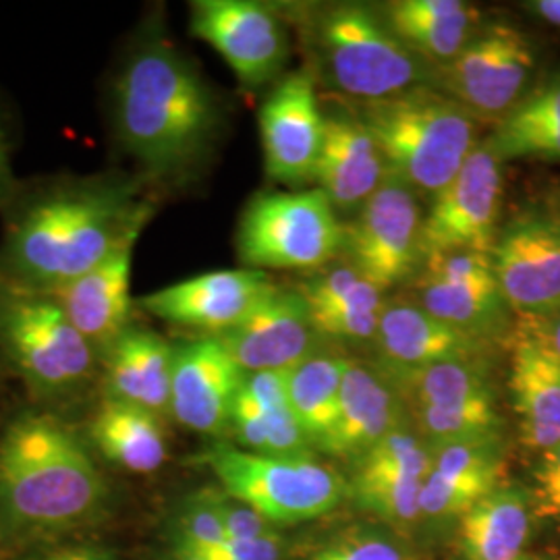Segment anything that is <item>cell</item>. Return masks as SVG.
<instances>
[{
	"label": "cell",
	"instance_id": "obj_25",
	"mask_svg": "<svg viewBox=\"0 0 560 560\" xmlns=\"http://www.w3.org/2000/svg\"><path fill=\"white\" fill-rule=\"evenodd\" d=\"M298 291L322 339L372 345L386 293L351 261L324 266Z\"/></svg>",
	"mask_w": 560,
	"mask_h": 560
},
{
	"label": "cell",
	"instance_id": "obj_40",
	"mask_svg": "<svg viewBox=\"0 0 560 560\" xmlns=\"http://www.w3.org/2000/svg\"><path fill=\"white\" fill-rule=\"evenodd\" d=\"M235 560H282V544L279 534L249 541H224L221 544Z\"/></svg>",
	"mask_w": 560,
	"mask_h": 560
},
{
	"label": "cell",
	"instance_id": "obj_39",
	"mask_svg": "<svg viewBox=\"0 0 560 560\" xmlns=\"http://www.w3.org/2000/svg\"><path fill=\"white\" fill-rule=\"evenodd\" d=\"M21 560H120L119 555L106 546L96 544H65L46 546L34 550L30 557Z\"/></svg>",
	"mask_w": 560,
	"mask_h": 560
},
{
	"label": "cell",
	"instance_id": "obj_26",
	"mask_svg": "<svg viewBox=\"0 0 560 560\" xmlns=\"http://www.w3.org/2000/svg\"><path fill=\"white\" fill-rule=\"evenodd\" d=\"M175 347L154 330L131 326L102 358L106 399L171 413Z\"/></svg>",
	"mask_w": 560,
	"mask_h": 560
},
{
	"label": "cell",
	"instance_id": "obj_27",
	"mask_svg": "<svg viewBox=\"0 0 560 560\" xmlns=\"http://www.w3.org/2000/svg\"><path fill=\"white\" fill-rule=\"evenodd\" d=\"M388 27L434 73L459 57L480 30V11L460 0H393L381 4Z\"/></svg>",
	"mask_w": 560,
	"mask_h": 560
},
{
	"label": "cell",
	"instance_id": "obj_46",
	"mask_svg": "<svg viewBox=\"0 0 560 560\" xmlns=\"http://www.w3.org/2000/svg\"><path fill=\"white\" fill-rule=\"evenodd\" d=\"M521 560H538V559H527V557H523Z\"/></svg>",
	"mask_w": 560,
	"mask_h": 560
},
{
	"label": "cell",
	"instance_id": "obj_33",
	"mask_svg": "<svg viewBox=\"0 0 560 560\" xmlns=\"http://www.w3.org/2000/svg\"><path fill=\"white\" fill-rule=\"evenodd\" d=\"M432 453V471L444 480L478 490L480 494L501 486L502 441L460 442Z\"/></svg>",
	"mask_w": 560,
	"mask_h": 560
},
{
	"label": "cell",
	"instance_id": "obj_34",
	"mask_svg": "<svg viewBox=\"0 0 560 560\" xmlns=\"http://www.w3.org/2000/svg\"><path fill=\"white\" fill-rule=\"evenodd\" d=\"M168 541L191 546H221L226 541L221 515L214 502V488H201L183 497L168 520Z\"/></svg>",
	"mask_w": 560,
	"mask_h": 560
},
{
	"label": "cell",
	"instance_id": "obj_10",
	"mask_svg": "<svg viewBox=\"0 0 560 560\" xmlns=\"http://www.w3.org/2000/svg\"><path fill=\"white\" fill-rule=\"evenodd\" d=\"M536 55L529 38L506 21L481 23L459 57L434 73V88L481 122L506 119L529 94Z\"/></svg>",
	"mask_w": 560,
	"mask_h": 560
},
{
	"label": "cell",
	"instance_id": "obj_22",
	"mask_svg": "<svg viewBox=\"0 0 560 560\" xmlns=\"http://www.w3.org/2000/svg\"><path fill=\"white\" fill-rule=\"evenodd\" d=\"M138 240L127 241L80 279L65 282L48 295L94 347L98 358L131 328V270Z\"/></svg>",
	"mask_w": 560,
	"mask_h": 560
},
{
	"label": "cell",
	"instance_id": "obj_19",
	"mask_svg": "<svg viewBox=\"0 0 560 560\" xmlns=\"http://www.w3.org/2000/svg\"><path fill=\"white\" fill-rule=\"evenodd\" d=\"M245 372L217 337L175 347L171 416L198 434H229Z\"/></svg>",
	"mask_w": 560,
	"mask_h": 560
},
{
	"label": "cell",
	"instance_id": "obj_21",
	"mask_svg": "<svg viewBox=\"0 0 560 560\" xmlns=\"http://www.w3.org/2000/svg\"><path fill=\"white\" fill-rule=\"evenodd\" d=\"M372 347L376 370L395 381L442 361L483 355L488 345L439 320L413 298H390L384 301Z\"/></svg>",
	"mask_w": 560,
	"mask_h": 560
},
{
	"label": "cell",
	"instance_id": "obj_1",
	"mask_svg": "<svg viewBox=\"0 0 560 560\" xmlns=\"http://www.w3.org/2000/svg\"><path fill=\"white\" fill-rule=\"evenodd\" d=\"M120 148L148 179L180 183L212 159L224 108L189 59L161 27H143L120 62L110 92Z\"/></svg>",
	"mask_w": 560,
	"mask_h": 560
},
{
	"label": "cell",
	"instance_id": "obj_31",
	"mask_svg": "<svg viewBox=\"0 0 560 560\" xmlns=\"http://www.w3.org/2000/svg\"><path fill=\"white\" fill-rule=\"evenodd\" d=\"M486 143L499 161H560V75L532 90Z\"/></svg>",
	"mask_w": 560,
	"mask_h": 560
},
{
	"label": "cell",
	"instance_id": "obj_43",
	"mask_svg": "<svg viewBox=\"0 0 560 560\" xmlns=\"http://www.w3.org/2000/svg\"><path fill=\"white\" fill-rule=\"evenodd\" d=\"M525 9L532 15L560 30V0H532V2H525Z\"/></svg>",
	"mask_w": 560,
	"mask_h": 560
},
{
	"label": "cell",
	"instance_id": "obj_38",
	"mask_svg": "<svg viewBox=\"0 0 560 560\" xmlns=\"http://www.w3.org/2000/svg\"><path fill=\"white\" fill-rule=\"evenodd\" d=\"M532 478L534 511L546 517H560V444L540 453Z\"/></svg>",
	"mask_w": 560,
	"mask_h": 560
},
{
	"label": "cell",
	"instance_id": "obj_17",
	"mask_svg": "<svg viewBox=\"0 0 560 560\" xmlns=\"http://www.w3.org/2000/svg\"><path fill=\"white\" fill-rule=\"evenodd\" d=\"M279 284L264 270H214L159 289L140 305L161 320L221 337L245 320Z\"/></svg>",
	"mask_w": 560,
	"mask_h": 560
},
{
	"label": "cell",
	"instance_id": "obj_8",
	"mask_svg": "<svg viewBox=\"0 0 560 560\" xmlns=\"http://www.w3.org/2000/svg\"><path fill=\"white\" fill-rule=\"evenodd\" d=\"M342 222L320 187L260 194L237 226V256L252 270H320L342 254Z\"/></svg>",
	"mask_w": 560,
	"mask_h": 560
},
{
	"label": "cell",
	"instance_id": "obj_18",
	"mask_svg": "<svg viewBox=\"0 0 560 560\" xmlns=\"http://www.w3.org/2000/svg\"><path fill=\"white\" fill-rule=\"evenodd\" d=\"M432 463L430 446L416 432L402 428L353 463L355 471L347 483V494L361 511L382 523L411 527L421 520V488Z\"/></svg>",
	"mask_w": 560,
	"mask_h": 560
},
{
	"label": "cell",
	"instance_id": "obj_32",
	"mask_svg": "<svg viewBox=\"0 0 560 560\" xmlns=\"http://www.w3.org/2000/svg\"><path fill=\"white\" fill-rule=\"evenodd\" d=\"M351 360L322 349L284 372L287 397L307 441L322 451L339 418L342 381Z\"/></svg>",
	"mask_w": 560,
	"mask_h": 560
},
{
	"label": "cell",
	"instance_id": "obj_3",
	"mask_svg": "<svg viewBox=\"0 0 560 560\" xmlns=\"http://www.w3.org/2000/svg\"><path fill=\"white\" fill-rule=\"evenodd\" d=\"M113 490L80 436L48 413L25 411L0 434V541L46 548L96 525Z\"/></svg>",
	"mask_w": 560,
	"mask_h": 560
},
{
	"label": "cell",
	"instance_id": "obj_20",
	"mask_svg": "<svg viewBox=\"0 0 560 560\" xmlns=\"http://www.w3.org/2000/svg\"><path fill=\"white\" fill-rule=\"evenodd\" d=\"M245 374L287 372L324 349L300 291L277 287L235 328L217 337Z\"/></svg>",
	"mask_w": 560,
	"mask_h": 560
},
{
	"label": "cell",
	"instance_id": "obj_16",
	"mask_svg": "<svg viewBox=\"0 0 560 560\" xmlns=\"http://www.w3.org/2000/svg\"><path fill=\"white\" fill-rule=\"evenodd\" d=\"M258 125L266 175L289 187L314 180L326 119L316 80L307 69L282 78L272 88L261 102Z\"/></svg>",
	"mask_w": 560,
	"mask_h": 560
},
{
	"label": "cell",
	"instance_id": "obj_29",
	"mask_svg": "<svg viewBox=\"0 0 560 560\" xmlns=\"http://www.w3.org/2000/svg\"><path fill=\"white\" fill-rule=\"evenodd\" d=\"M532 494L501 483L459 521L460 560H521L532 529Z\"/></svg>",
	"mask_w": 560,
	"mask_h": 560
},
{
	"label": "cell",
	"instance_id": "obj_5",
	"mask_svg": "<svg viewBox=\"0 0 560 560\" xmlns=\"http://www.w3.org/2000/svg\"><path fill=\"white\" fill-rule=\"evenodd\" d=\"M358 117L381 148L390 175L434 198L480 145L478 120L434 85L358 102Z\"/></svg>",
	"mask_w": 560,
	"mask_h": 560
},
{
	"label": "cell",
	"instance_id": "obj_35",
	"mask_svg": "<svg viewBox=\"0 0 560 560\" xmlns=\"http://www.w3.org/2000/svg\"><path fill=\"white\" fill-rule=\"evenodd\" d=\"M310 560H407V555L390 532L358 529L326 544Z\"/></svg>",
	"mask_w": 560,
	"mask_h": 560
},
{
	"label": "cell",
	"instance_id": "obj_7",
	"mask_svg": "<svg viewBox=\"0 0 560 560\" xmlns=\"http://www.w3.org/2000/svg\"><path fill=\"white\" fill-rule=\"evenodd\" d=\"M222 492L258 511L275 527L318 520L339 506L347 483L335 469L314 459H277L214 442L201 451Z\"/></svg>",
	"mask_w": 560,
	"mask_h": 560
},
{
	"label": "cell",
	"instance_id": "obj_4",
	"mask_svg": "<svg viewBox=\"0 0 560 560\" xmlns=\"http://www.w3.org/2000/svg\"><path fill=\"white\" fill-rule=\"evenodd\" d=\"M298 23L314 80L358 102H374L434 83V69L388 27L378 7L320 2L282 7Z\"/></svg>",
	"mask_w": 560,
	"mask_h": 560
},
{
	"label": "cell",
	"instance_id": "obj_14",
	"mask_svg": "<svg viewBox=\"0 0 560 560\" xmlns=\"http://www.w3.org/2000/svg\"><path fill=\"white\" fill-rule=\"evenodd\" d=\"M416 298L425 312L463 335L490 345L511 324V307L502 295L490 254H444L421 266Z\"/></svg>",
	"mask_w": 560,
	"mask_h": 560
},
{
	"label": "cell",
	"instance_id": "obj_45",
	"mask_svg": "<svg viewBox=\"0 0 560 560\" xmlns=\"http://www.w3.org/2000/svg\"><path fill=\"white\" fill-rule=\"evenodd\" d=\"M548 210L552 212V217H555L560 224V194L555 198V201H552V208H548Z\"/></svg>",
	"mask_w": 560,
	"mask_h": 560
},
{
	"label": "cell",
	"instance_id": "obj_2",
	"mask_svg": "<svg viewBox=\"0 0 560 560\" xmlns=\"http://www.w3.org/2000/svg\"><path fill=\"white\" fill-rule=\"evenodd\" d=\"M152 210L133 177L65 180L13 210L2 266L21 289L48 293L140 240Z\"/></svg>",
	"mask_w": 560,
	"mask_h": 560
},
{
	"label": "cell",
	"instance_id": "obj_15",
	"mask_svg": "<svg viewBox=\"0 0 560 560\" xmlns=\"http://www.w3.org/2000/svg\"><path fill=\"white\" fill-rule=\"evenodd\" d=\"M490 260L513 314L536 322L560 310V224L552 212L525 210L499 231Z\"/></svg>",
	"mask_w": 560,
	"mask_h": 560
},
{
	"label": "cell",
	"instance_id": "obj_24",
	"mask_svg": "<svg viewBox=\"0 0 560 560\" xmlns=\"http://www.w3.org/2000/svg\"><path fill=\"white\" fill-rule=\"evenodd\" d=\"M407 421L395 386L376 368L351 361L342 381L339 418L322 453L358 463L386 436L407 428Z\"/></svg>",
	"mask_w": 560,
	"mask_h": 560
},
{
	"label": "cell",
	"instance_id": "obj_9",
	"mask_svg": "<svg viewBox=\"0 0 560 560\" xmlns=\"http://www.w3.org/2000/svg\"><path fill=\"white\" fill-rule=\"evenodd\" d=\"M388 382L430 451L460 442L502 441V418L483 355L442 361Z\"/></svg>",
	"mask_w": 560,
	"mask_h": 560
},
{
	"label": "cell",
	"instance_id": "obj_37",
	"mask_svg": "<svg viewBox=\"0 0 560 560\" xmlns=\"http://www.w3.org/2000/svg\"><path fill=\"white\" fill-rule=\"evenodd\" d=\"M214 502L221 515L226 541L258 540L277 534V527L270 521L264 520L252 506L231 499L221 488H214Z\"/></svg>",
	"mask_w": 560,
	"mask_h": 560
},
{
	"label": "cell",
	"instance_id": "obj_6",
	"mask_svg": "<svg viewBox=\"0 0 560 560\" xmlns=\"http://www.w3.org/2000/svg\"><path fill=\"white\" fill-rule=\"evenodd\" d=\"M0 349L44 399L78 393L101 361L57 301L27 289L0 293Z\"/></svg>",
	"mask_w": 560,
	"mask_h": 560
},
{
	"label": "cell",
	"instance_id": "obj_36",
	"mask_svg": "<svg viewBox=\"0 0 560 560\" xmlns=\"http://www.w3.org/2000/svg\"><path fill=\"white\" fill-rule=\"evenodd\" d=\"M486 494L478 490L465 488L459 483L444 480L430 471V476L423 481L420 497L421 520L428 521H451L463 520L469 509L481 501Z\"/></svg>",
	"mask_w": 560,
	"mask_h": 560
},
{
	"label": "cell",
	"instance_id": "obj_28",
	"mask_svg": "<svg viewBox=\"0 0 560 560\" xmlns=\"http://www.w3.org/2000/svg\"><path fill=\"white\" fill-rule=\"evenodd\" d=\"M509 390L521 442L538 455L560 444V363L532 335L515 345Z\"/></svg>",
	"mask_w": 560,
	"mask_h": 560
},
{
	"label": "cell",
	"instance_id": "obj_44",
	"mask_svg": "<svg viewBox=\"0 0 560 560\" xmlns=\"http://www.w3.org/2000/svg\"><path fill=\"white\" fill-rule=\"evenodd\" d=\"M162 560H206L200 552L180 541H166V550Z\"/></svg>",
	"mask_w": 560,
	"mask_h": 560
},
{
	"label": "cell",
	"instance_id": "obj_42",
	"mask_svg": "<svg viewBox=\"0 0 560 560\" xmlns=\"http://www.w3.org/2000/svg\"><path fill=\"white\" fill-rule=\"evenodd\" d=\"M529 335L538 339L541 347L560 363V310L552 316L534 322V330Z\"/></svg>",
	"mask_w": 560,
	"mask_h": 560
},
{
	"label": "cell",
	"instance_id": "obj_41",
	"mask_svg": "<svg viewBox=\"0 0 560 560\" xmlns=\"http://www.w3.org/2000/svg\"><path fill=\"white\" fill-rule=\"evenodd\" d=\"M13 194H15V175L11 166V143H9L4 120L0 117V208L13 200Z\"/></svg>",
	"mask_w": 560,
	"mask_h": 560
},
{
	"label": "cell",
	"instance_id": "obj_11",
	"mask_svg": "<svg viewBox=\"0 0 560 560\" xmlns=\"http://www.w3.org/2000/svg\"><path fill=\"white\" fill-rule=\"evenodd\" d=\"M423 217L418 194L388 173L353 219L342 222L340 256L386 293L413 279L423 266Z\"/></svg>",
	"mask_w": 560,
	"mask_h": 560
},
{
	"label": "cell",
	"instance_id": "obj_23",
	"mask_svg": "<svg viewBox=\"0 0 560 560\" xmlns=\"http://www.w3.org/2000/svg\"><path fill=\"white\" fill-rule=\"evenodd\" d=\"M326 133L314 180L337 214H355L388 177L381 148L355 110L324 113Z\"/></svg>",
	"mask_w": 560,
	"mask_h": 560
},
{
	"label": "cell",
	"instance_id": "obj_30",
	"mask_svg": "<svg viewBox=\"0 0 560 560\" xmlns=\"http://www.w3.org/2000/svg\"><path fill=\"white\" fill-rule=\"evenodd\" d=\"M90 439L104 459L129 474H154L168 459L161 416L125 400L104 399L90 423Z\"/></svg>",
	"mask_w": 560,
	"mask_h": 560
},
{
	"label": "cell",
	"instance_id": "obj_13",
	"mask_svg": "<svg viewBox=\"0 0 560 560\" xmlns=\"http://www.w3.org/2000/svg\"><path fill=\"white\" fill-rule=\"evenodd\" d=\"M189 30L221 55L245 88L277 80L291 57L289 20L268 2L196 0Z\"/></svg>",
	"mask_w": 560,
	"mask_h": 560
},
{
	"label": "cell",
	"instance_id": "obj_12",
	"mask_svg": "<svg viewBox=\"0 0 560 560\" xmlns=\"http://www.w3.org/2000/svg\"><path fill=\"white\" fill-rule=\"evenodd\" d=\"M501 200L502 162L483 140L432 198L421 229L423 264L457 252L490 254L501 231Z\"/></svg>",
	"mask_w": 560,
	"mask_h": 560
}]
</instances>
